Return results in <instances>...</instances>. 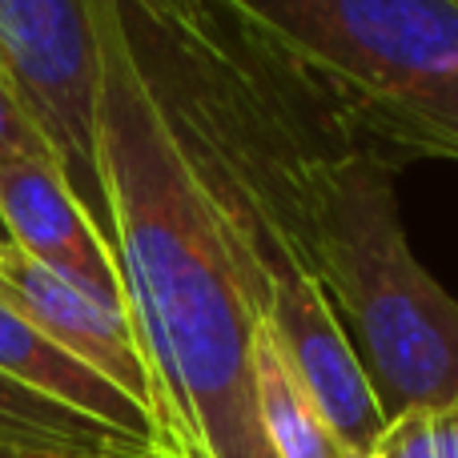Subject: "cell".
<instances>
[{"mask_svg":"<svg viewBox=\"0 0 458 458\" xmlns=\"http://www.w3.org/2000/svg\"><path fill=\"white\" fill-rule=\"evenodd\" d=\"M0 77L45 133L69 190L113 250V214L97 133L93 0H0Z\"/></svg>","mask_w":458,"mask_h":458,"instance_id":"5","label":"cell"},{"mask_svg":"<svg viewBox=\"0 0 458 458\" xmlns=\"http://www.w3.org/2000/svg\"><path fill=\"white\" fill-rule=\"evenodd\" d=\"M0 458H40L37 451H16V446H0Z\"/></svg>","mask_w":458,"mask_h":458,"instance_id":"14","label":"cell"},{"mask_svg":"<svg viewBox=\"0 0 458 458\" xmlns=\"http://www.w3.org/2000/svg\"><path fill=\"white\" fill-rule=\"evenodd\" d=\"M0 217L29 258L81 285L89 298L125 310L117 258L56 165L0 161Z\"/></svg>","mask_w":458,"mask_h":458,"instance_id":"7","label":"cell"},{"mask_svg":"<svg viewBox=\"0 0 458 458\" xmlns=\"http://www.w3.org/2000/svg\"><path fill=\"white\" fill-rule=\"evenodd\" d=\"M0 161H48V165H56L45 133L32 125V117L24 113V105L16 101L13 89L4 85V77H0Z\"/></svg>","mask_w":458,"mask_h":458,"instance_id":"12","label":"cell"},{"mask_svg":"<svg viewBox=\"0 0 458 458\" xmlns=\"http://www.w3.org/2000/svg\"><path fill=\"white\" fill-rule=\"evenodd\" d=\"M366 458H374V454H366Z\"/></svg>","mask_w":458,"mask_h":458,"instance_id":"16","label":"cell"},{"mask_svg":"<svg viewBox=\"0 0 458 458\" xmlns=\"http://www.w3.org/2000/svg\"><path fill=\"white\" fill-rule=\"evenodd\" d=\"M386 157L346 161L318 225V285L386 422L458 406V298L422 269Z\"/></svg>","mask_w":458,"mask_h":458,"instance_id":"3","label":"cell"},{"mask_svg":"<svg viewBox=\"0 0 458 458\" xmlns=\"http://www.w3.org/2000/svg\"><path fill=\"white\" fill-rule=\"evenodd\" d=\"M97 133L125 314L161 458H274L253 394L258 285L133 61L117 0H93Z\"/></svg>","mask_w":458,"mask_h":458,"instance_id":"1","label":"cell"},{"mask_svg":"<svg viewBox=\"0 0 458 458\" xmlns=\"http://www.w3.org/2000/svg\"><path fill=\"white\" fill-rule=\"evenodd\" d=\"M374 458H458V406L411 411L386 422Z\"/></svg>","mask_w":458,"mask_h":458,"instance_id":"11","label":"cell"},{"mask_svg":"<svg viewBox=\"0 0 458 458\" xmlns=\"http://www.w3.org/2000/svg\"><path fill=\"white\" fill-rule=\"evenodd\" d=\"M0 298L21 310L48 342L105 374L149 414V374L125 310L89 298L81 285L64 282L61 274L29 258L16 242L0 245Z\"/></svg>","mask_w":458,"mask_h":458,"instance_id":"6","label":"cell"},{"mask_svg":"<svg viewBox=\"0 0 458 458\" xmlns=\"http://www.w3.org/2000/svg\"><path fill=\"white\" fill-rule=\"evenodd\" d=\"M0 446L37 454H121V451H153L133 435L105 427L72 406L45 398L37 390L0 374Z\"/></svg>","mask_w":458,"mask_h":458,"instance_id":"9","label":"cell"},{"mask_svg":"<svg viewBox=\"0 0 458 458\" xmlns=\"http://www.w3.org/2000/svg\"><path fill=\"white\" fill-rule=\"evenodd\" d=\"M0 374H8L13 382L37 390L45 398L72 406V411L89 414V419L105 422V427L133 435L141 443H153V422L133 398L121 386H113L105 374H97L93 366H85L81 358H72L69 350H61L56 342H48L21 310H13L0 298Z\"/></svg>","mask_w":458,"mask_h":458,"instance_id":"8","label":"cell"},{"mask_svg":"<svg viewBox=\"0 0 458 458\" xmlns=\"http://www.w3.org/2000/svg\"><path fill=\"white\" fill-rule=\"evenodd\" d=\"M117 13L250 266L258 310L282 290L318 285V225L334 182L358 153H378L362 125L225 0H117Z\"/></svg>","mask_w":458,"mask_h":458,"instance_id":"2","label":"cell"},{"mask_svg":"<svg viewBox=\"0 0 458 458\" xmlns=\"http://www.w3.org/2000/svg\"><path fill=\"white\" fill-rule=\"evenodd\" d=\"M253 394H258V419L274 458H350L285 366L266 322L258 326V346H253Z\"/></svg>","mask_w":458,"mask_h":458,"instance_id":"10","label":"cell"},{"mask_svg":"<svg viewBox=\"0 0 458 458\" xmlns=\"http://www.w3.org/2000/svg\"><path fill=\"white\" fill-rule=\"evenodd\" d=\"M40 458H161L157 451H121V454H40Z\"/></svg>","mask_w":458,"mask_h":458,"instance_id":"13","label":"cell"},{"mask_svg":"<svg viewBox=\"0 0 458 458\" xmlns=\"http://www.w3.org/2000/svg\"><path fill=\"white\" fill-rule=\"evenodd\" d=\"M4 242H13V233H8V225H4V217H0V245Z\"/></svg>","mask_w":458,"mask_h":458,"instance_id":"15","label":"cell"},{"mask_svg":"<svg viewBox=\"0 0 458 458\" xmlns=\"http://www.w3.org/2000/svg\"><path fill=\"white\" fill-rule=\"evenodd\" d=\"M301 64L370 145L458 165V0H225Z\"/></svg>","mask_w":458,"mask_h":458,"instance_id":"4","label":"cell"}]
</instances>
